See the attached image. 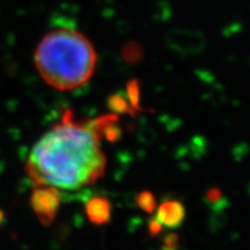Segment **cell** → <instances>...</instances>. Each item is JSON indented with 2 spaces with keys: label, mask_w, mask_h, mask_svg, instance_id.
Returning <instances> with one entry per match:
<instances>
[{
  "label": "cell",
  "mask_w": 250,
  "mask_h": 250,
  "mask_svg": "<svg viewBox=\"0 0 250 250\" xmlns=\"http://www.w3.org/2000/svg\"><path fill=\"white\" fill-rule=\"evenodd\" d=\"M118 115L92 120L74 118L67 110L31 148L26 162L28 179L34 186L78 190L101 179L107 158L101 148L102 127Z\"/></svg>",
  "instance_id": "cell-1"
},
{
  "label": "cell",
  "mask_w": 250,
  "mask_h": 250,
  "mask_svg": "<svg viewBox=\"0 0 250 250\" xmlns=\"http://www.w3.org/2000/svg\"><path fill=\"white\" fill-rule=\"evenodd\" d=\"M36 70L57 90L80 88L95 71L98 54L87 36L70 28L51 30L40 41L34 55Z\"/></svg>",
  "instance_id": "cell-2"
},
{
  "label": "cell",
  "mask_w": 250,
  "mask_h": 250,
  "mask_svg": "<svg viewBox=\"0 0 250 250\" xmlns=\"http://www.w3.org/2000/svg\"><path fill=\"white\" fill-rule=\"evenodd\" d=\"M62 204L59 189L51 186H36L30 196V208L41 224L48 227L55 221Z\"/></svg>",
  "instance_id": "cell-3"
},
{
  "label": "cell",
  "mask_w": 250,
  "mask_h": 250,
  "mask_svg": "<svg viewBox=\"0 0 250 250\" xmlns=\"http://www.w3.org/2000/svg\"><path fill=\"white\" fill-rule=\"evenodd\" d=\"M155 218L166 228H179L186 219V208L179 199H168L158 206Z\"/></svg>",
  "instance_id": "cell-4"
},
{
  "label": "cell",
  "mask_w": 250,
  "mask_h": 250,
  "mask_svg": "<svg viewBox=\"0 0 250 250\" xmlns=\"http://www.w3.org/2000/svg\"><path fill=\"white\" fill-rule=\"evenodd\" d=\"M86 215L90 223L96 226L108 224L111 219V203L107 197H92L86 204Z\"/></svg>",
  "instance_id": "cell-5"
},
{
  "label": "cell",
  "mask_w": 250,
  "mask_h": 250,
  "mask_svg": "<svg viewBox=\"0 0 250 250\" xmlns=\"http://www.w3.org/2000/svg\"><path fill=\"white\" fill-rule=\"evenodd\" d=\"M107 105L111 114L115 115H130L133 117L137 114L130 105L126 96H124L122 93H114L109 95Z\"/></svg>",
  "instance_id": "cell-6"
},
{
  "label": "cell",
  "mask_w": 250,
  "mask_h": 250,
  "mask_svg": "<svg viewBox=\"0 0 250 250\" xmlns=\"http://www.w3.org/2000/svg\"><path fill=\"white\" fill-rule=\"evenodd\" d=\"M126 99L136 112H143L145 109L140 104V83L138 79H130L126 83Z\"/></svg>",
  "instance_id": "cell-7"
},
{
  "label": "cell",
  "mask_w": 250,
  "mask_h": 250,
  "mask_svg": "<svg viewBox=\"0 0 250 250\" xmlns=\"http://www.w3.org/2000/svg\"><path fill=\"white\" fill-rule=\"evenodd\" d=\"M134 202L140 210L145 212L147 214H153L156 210V206H158V203H156V198L154 193L148 191V190H144V191L139 192L138 195L134 198Z\"/></svg>",
  "instance_id": "cell-8"
},
{
  "label": "cell",
  "mask_w": 250,
  "mask_h": 250,
  "mask_svg": "<svg viewBox=\"0 0 250 250\" xmlns=\"http://www.w3.org/2000/svg\"><path fill=\"white\" fill-rule=\"evenodd\" d=\"M122 58L124 59L127 64H137L143 59L144 50L142 45H139L136 42H129L124 44L122 48Z\"/></svg>",
  "instance_id": "cell-9"
},
{
  "label": "cell",
  "mask_w": 250,
  "mask_h": 250,
  "mask_svg": "<svg viewBox=\"0 0 250 250\" xmlns=\"http://www.w3.org/2000/svg\"><path fill=\"white\" fill-rule=\"evenodd\" d=\"M205 199L212 206L221 205L224 201V193L217 187H212L205 193Z\"/></svg>",
  "instance_id": "cell-10"
},
{
  "label": "cell",
  "mask_w": 250,
  "mask_h": 250,
  "mask_svg": "<svg viewBox=\"0 0 250 250\" xmlns=\"http://www.w3.org/2000/svg\"><path fill=\"white\" fill-rule=\"evenodd\" d=\"M179 242L180 237L176 233H168L164 237V241H162V250H176Z\"/></svg>",
  "instance_id": "cell-11"
},
{
  "label": "cell",
  "mask_w": 250,
  "mask_h": 250,
  "mask_svg": "<svg viewBox=\"0 0 250 250\" xmlns=\"http://www.w3.org/2000/svg\"><path fill=\"white\" fill-rule=\"evenodd\" d=\"M147 227H148V234L152 237L158 236L159 234H161L162 229H164V226H162V225L159 223L158 219H156L155 217L149 219Z\"/></svg>",
  "instance_id": "cell-12"
},
{
  "label": "cell",
  "mask_w": 250,
  "mask_h": 250,
  "mask_svg": "<svg viewBox=\"0 0 250 250\" xmlns=\"http://www.w3.org/2000/svg\"><path fill=\"white\" fill-rule=\"evenodd\" d=\"M4 220H5V212L0 208V225L4 223Z\"/></svg>",
  "instance_id": "cell-13"
}]
</instances>
